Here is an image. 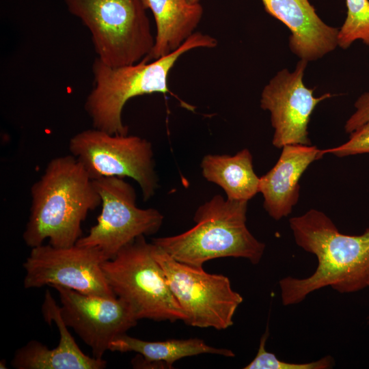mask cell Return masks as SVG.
Here are the masks:
<instances>
[{
    "instance_id": "3",
    "label": "cell",
    "mask_w": 369,
    "mask_h": 369,
    "mask_svg": "<svg viewBox=\"0 0 369 369\" xmlns=\"http://www.w3.org/2000/svg\"><path fill=\"white\" fill-rule=\"evenodd\" d=\"M217 45L213 36L195 32L177 50L152 61L146 57L133 64L110 66L96 57L92 65L94 85L84 105L93 128L111 134H128L122 120L126 102L144 94L169 93L168 77L180 57L193 49Z\"/></svg>"
},
{
    "instance_id": "19",
    "label": "cell",
    "mask_w": 369,
    "mask_h": 369,
    "mask_svg": "<svg viewBox=\"0 0 369 369\" xmlns=\"http://www.w3.org/2000/svg\"><path fill=\"white\" fill-rule=\"evenodd\" d=\"M345 1L346 17L338 29V46L346 49L357 40L369 46V0Z\"/></svg>"
},
{
    "instance_id": "13",
    "label": "cell",
    "mask_w": 369,
    "mask_h": 369,
    "mask_svg": "<svg viewBox=\"0 0 369 369\" xmlns=\"http://www.w3.org/2000/svg\"><path fill=\"white\" fill-rule=\"evenodd\" d=\"M265 11L290 31L288 45L300 59L314 61L338 46V29L323 21L309 0H261Z\"/></svg>"
},
{
    "instance_id": "8",
    "label": "cell",
    "mask_w": 369,
    "mask_h": 369,
    "mask_svg": "<svg viewBox=\"0 0 369 369\" xmlns=\"http://www.w3.org/2000/svg\"><path fill=\"white\" fill-rule=\"evenodd\" d=\"M68 148L92 180L131 178L140 187L144 202L154 195L159 187L152 146L146 139L93 128L73 135Z\"/></svg>"
},
{
    "instance_id": "17",
    "label": "cell",
    "mask_w": 369,
    "mask_h": 369,
    "mask_svg": "<svg viewBox=\"0 0 369 369\" xmlns=\"http://www.w3.org/2000/svg\"><path fill=\"white\" fill-rule=\"evenodd\" d=\"M200 166L204 178L221 187L229 200L248 202L259 192L260 178L247 148L234 156L207 154Z\"/></svg>"
},
{
    "instance_id": "12",
    "label": "cell",
    "mask_w": 369,
    "mask_h": 369,
    "mask_svg": "<svg viewBox=\"0 0 369 369\" xmlns=\"http://www.w3.org/2000/svg\"><path fill=\"white\" fill-rule=\"evenodd\" d=\"M308 62L301 59L292 72L280 70L262 91L260 107L270 112L274 128L272 144L277 148L311 145L308 126L312 112L319 102L332 96L326 93L315 97L314 89L305 85L303 78Z\"/></svg>"
},
{
    "instance_id": "11",
    "label": "cell",
    "mask_w": 369,
    "mask_h": 369,
    "mask_svg": "<svg viewBox=\"0 0 369 369\" xmlns=\"http://www.w3.org/2000/svg\"><path fill=\"white\" fill-rule=\"evenodd\" d=\"M59 294L60 314L65 324L102 359L110 344L137 325L138 319L130 305L111 298L83 294L62 286H52Z\"/></svg>"
},
{
    "instance_id": "7",
    "label": "cell",
    "mask_w": 369,
    "mask_h": 369,
    "mask_svg": "<svg viewBox=\"0 0 369 369\" xmlns=\"http://www.w3.org/2000/svg\"><path fill=\"white\" fill-rule=\"evenodd\" d=\"M154 245V258L186 315L184 322L192 327L218 330L231 327L243 299L232 289L229 278L178 262Z\"/></svg>"
},
{
    "instance_id": "18",
    "label": "cell",
    "mask_w": 369,
    "mask_h": 369,
    "mask_svg": "<svg viewBox=\"0 0 369 369\" xmlns=\"http://www.w3.org/2000/svg\"><path fill=\"white\" fill-rule=\"evenodd\" d=\"M109 351L138 353L141 356L139 368H152L162 364L172 368L178 360L204 353L234 357V353L226 348H215L199 338L171 339L165 341L148 342L128 336L126 333L115 339L109 346Z\"/></svg>"
},
{
    "instance_id": "22",
    "label": "cell",
    "mask_w": 369,
    "mask_h": 369,
    "mask_svg": "<svg viewBox=\"0 0 369 369\" xmlns=\"http://www.w3.org/2000/svg\"><path fill=\"white\" fill-rule=\"evenodd\" d=\"M355 111L346 120V133H351L369 121V92L361 94L355 102Z\"/></svg>"
},
{
    "instance_id": "21",
    "label": "cell",
    "mask_w": 369,
    "mask_h": 369,
    "mask_svg": "<svg viewBox=\"0 0 369 369\" xmlns=\"http://www.w3.org/2000/svg\"><path fill=\"white\" fill-rule=\"evenodd\" d=\"M324 154L330 153L338 157L369 153V121L350 133L348 140L344 144L326 150Z\"/></svg>"
},
{
    "instance_id": "15",
    "label": "cell",
    "mask_w": 369,
    "mask_h": 369,
    "mask_svg": "<svg viewBox=\"0 0 369 369\" xmlns=\"http://www.w3.org/2000/svg\"><path fill=\"white\" fill-rule=\"evenodd\" d=\"M323 156L315 146L292 144L282 148L275 165L260 178L263 206L275 220L287 217L299 197V180L309 165Z\"/></svg>"
},
{
    "instance_id": "23",
    "label": "cell",
    "mask_w": 369,
    "mask_h": 369,
    "mask_svg": "<svg viewBox=\"0 0 369 369\" xmlns=\"http://www.w3.org/2000/svg\"><path fill=\"white\" fill-rule=\"evenodd\" d=\"M0 368L1 369H5V368H8V367H6V361L5 360H1L0 361Z\"/></svg>"
},
{
    "instance_id": "6",
    "label": "cell",
    "mask_w": 369,
    "mask_h": 369,
    "mask_svg": "<svg viewBox=\"0 0 369 369\" xmlns=\"http://www.w3.org/2000/svg\"><path fill=\"white\" fill-rule=\"evenodd\" d=\"M154 243L137 237L102 263L106 280L138 320L184 321L186 315L154 256Z\"/></svg>"
},
{
    "instance_id": "10",
    "label": "cell",
    "mask_w": 369,
    "mask_h": 369,
    "mask_svg": "<svg viewBox=\"0 0 369 369\" xmlns=\"http://www.w3.org/2000/svg\"><path fill=\"white\" fill-rule=\"evenodd\" d=\"M105 260L97 247L42 244L32 247L23 263V286L26 289L62 286L83 294L115 297L102 269Z\"/></svg>"
},
{
    "instance_id": "4",
    "label": "cell",
    "mask_w": 369,
    "mask_h": 369,
    "mask_svg": "<svg viewBox=\"0 0 369 369\" xmlns=\"http://www.w3.org/2000/svg\"><path fill=\"white\" fill-rule=\"evenodd\" d=\"M247 210V202L215 195L197 208L193 228L178 235L153 238L152 243L176 260L193 266L226 257L257 264L265 245L248 230Z\"/></svg>"
},
{
    "instance_id": "9",
    "label": "cell",
    "mask_w": 369,
    "mask_h": 369,
    "mask_svg": "<svg viewBox=\"0 0 369 369\" xmlns=\"http://www.w3.org/2000/svg\"><path fill=\"white\" fill-rule=\"evenodd\" d=\"M100 199L102 210L97 223L77 245L97 247L106 260L137 237L156 233L163 221L155 208H140L132 185L119 177H102L93 180Z\"/></svg>"
},
{
    "instance_id": "14",
    "label": "cell",
    "mask_w": 369,
    "mask_h": 369,
    "mask_svg": "<svg viewBox=\"0 0 369 369\" xmlns=\"http://www.w3.org/2000/svg\"><path fill=\"white\" fill-rule=\"evenodd\" d=\"M42 312L47 323L52 321L59 333L58 345L49 348L46 345L31 340L16 351L11 366L16 369H103L107 361L90 357L82 352L68 331L60 314V307L46 290Z\"/></svg>"
},
{
    "instance_id": "20",
    "label": "cell",
    "mask_w": 369,
    "mask_h": 369,
    "mask_svg": "<svg viewBox=\"0 0 369 369\" xmlns=\"http://www.w3.org/2000/svg\"><path fill=\"white\" fill-rule=\"evenodd\" d=\"M269 329L261 337L258 350L253 360L244 369H330L335 366L332 356L325 355L317 361L306 363H290L279 359L274 353L266 350Z\"/></svg>"
},
{
    "instance_id": "2",
    "label": "cell",
    "mask_w": 369,
    "mask_h": 369,
    "mask_svg": "<svg viewBox=\"0 0 369 369\" xmlns=\"http://www.w3.org/2000/svg\"><path fill=\"white\" fill-rule=\"evenodd\" d=\"M31 204L23 234L32 248L47 238L57 247H70L82 237V222L101 204L93 180L72 154L57 156L30 190Z\"/></svg>"
},
{
    "instance_id": "16",
    "label": "cell",
    "mask_w": 369,
    "mask_h": 369,
    "mask_svg": "<svg viewBox=\"0 0 369 369\" xmlns=\"http://www.w3.org/2000/svg\"><path fill=\"white\" fill-rule=\"evenodd\" d=\"M151 10L156 25V36L150 61L177 50L195 31L201 21L203 8L188 0H140Z\"/></svg>"
},
{
    "instance_id": "5",
    "label": "cell",
    "mask_w": 369,
    "mask_h": 369,
    "mask_svg": "<svg viewBox=\"0 0 369 369\" xmlns=\"http://www.w3.org/2000/svg\"><path fill=\"white\" fill-rule=\"evenodd\" d=\"M88 29L97 57L110 66L133 64L151 53L154 37L140 0H64Z\"/></svg>"
},
{
    "instance_id": "1",
    "label": "cell",
    "mask_w": 369,
    "mask_h": 369,
    "mask_svg": "<svg viewBox=\"0 0 369 369\" xmlns=\"http://www.w3.org/2000/svg\"><path fill=\"white\" fill-rule=\"evenodd\" d=\"M289 225L297 245L314 255L318 264L309 277L288 276L279 281L284 306L299 303L327 286L342 294L369 287V228L360 235L342 234L316 209L290 218Z\"/></svg>"
},
{
    "instance_id": "24",
    "label": "cell",
    "mask_w": 369,
    "mask_h": 369,
    "mask_svg": "<svg viewBox=\"0 0 369 369\" xmlns=\"http://www.w3.org/2000/svg\"><path fill=\"white\" fill-rule=\"evenodd\" d=\"M190 3H200V0H188Z\"/></svg>"
}]
</instances>
